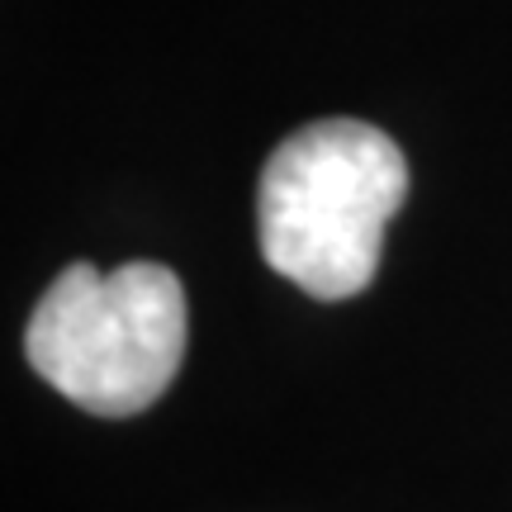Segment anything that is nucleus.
<instances>
[{
	"label": "nucleus",
	"mask_w": 512,
	"mask_h": 512,
	"mask_svg": "<svg viewBox=\"0 0 512 512\" xmlns=\"http://www.w3.org/2000/svg\"><path fill=\"white\" fill-rule=\"evenodd\" d=\"M408 162L366 119H318L275 147L256 181V242L275 275L337 304L380 271L384 228L403 209Z\"/></svg>",
	"instance_id": "1"
},
{
	"label": "nucleus",
	"mask_w": 512,
	"mask_h": 512,
	"mask_svg": "<svg viewBox=\"0 0 512 512\" xmlns=\"http://www.w3.org/2000/svg\"><path fill=\"white\" fill-rule=\"evenodd\" d=\"M29 366L95 418H133L162 399L185 356V290L162 261L95 271L72 261L24 328Z\"/></svg>",
	"instance_id": "2"
}]
</instances>
